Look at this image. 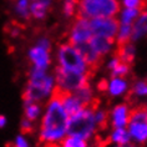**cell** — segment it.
<instances>
[{
    "label": "cell",
    "mask_w": 147,
    "mask_h": 147,
    "mask_svg": "<svg viewBox=\"0 0 147 147\" xmlns=\"http://www.w3.org/2000/svg\"><path fill=\"white\" fill-rule=\"evenodd\" d=\"M69 119L59 94H55L44 104L42 116L36 127V137L41 146L60 145L69 135Z\"/></svg>",
    "instance_id": "cell-1"
},
{
    "label": "cell",
    "mask_w": 147,
    "mask_h": 147,
    "mask_svg": "<svg viewBox=\"0 0 147 147\" xmlns=\"http://www.w3.org/2000/svg\"><path fill=\"white\" fill-rule=\"evenodd\" d=\"M56 94V81L54 72L50 70L31 67L28 81L24 87L23 101H34L45 104Z\"/></svg>",
    "instance_id": "cell-2"
},
{
    "label": "cell",
    "mask_w": 147,
    "mask_h": 147,
    "mask_svg": "<svg viewBox=\"0 0 147 147\" xmlns=\"http://www.w3.org/2000/svg\"><path fill=\"white\" fill-rule=\"evenodd\" d=\"M101 127L95 119L94 106H85L79 112L74 113L69 119V135H75L79 137L100 142L102 136Z\"/></svg>",
    "instance_id": "cell-3"
},
{
    "label": "cell",
    "mask_w": 147,
    "mask_h": 147,
    "mask_svg": "<svg viewBox=\"0 0 147 147\" xmlns=\"http://www.w3.org/2000/svg\"><path fill=\"white\" fill-rule=\"evenodd\" d=\"M55 61H56L55 67L65 70V71L81 72L87 74V75L92 74V69L87 65L80 50L69 41L61 42L57 46L56 54H55Z\"/></svg>",
    "instance_id": "cell-4"
},
{
    "label": "cell",
    "mask_w": 147,
    "mask_h": 147,
    "mask_svg": "<svg viewBox=\"0 0 147 147\" xmlns=\"http://www.w3.org/2000/svg\"><path fill=\"white\" fill-rule=\"evenodd\" d=\"M121 5L119 0H79L78 15L85 19L116 18Z\"/></svg>",
    "instance_id": "cell-5"
},
{
    "label": "cell",
    "mask_w": 147,
    "mask_h": 147,
    "mask_svg": "<svg viewBox=\"0 0 147 147\" xmlns=\"http://www.w3.org/2000/svg\"><path fill=\"white\" fill-rule=\"evenodd\" d=\"M54 76L56 81V94H72L76 92L80 87L90 82L91 75L81 72H74V71H65V70L54 69Z\"/></svg>",
    "instance_id": "cell-6"
},
{
    "label": "cell",
    "mask_w": 147,
    "mask_h": 147,
    "mask_svg": "<svg viewBox=\"0 0 147 147\" xmlns=\"http://www.w3.org/2000/svg\"><path fill=\"white\" fill-rule=\"evenodd\" d=\"M126 128L132 143L141 147L147 146V113L142 105L134 106Z\"/></svg>",
    "instance_id": "cell-7"
},
{
    "label": "cell",
    "mask_w": 147,
    "mask_h": 147,
    "mask_svg": "<svg viewBox=\"0 0 147 147\" xmlns=\"http://www.w3.org/2000/svg\"><path fill=\"white\" fill-rule=\"evenodd\" d=\"M28 59L31 67L40 70H50L53 64L51 56V40L47 36H40L28 51Z\"/></svg>",
    "instance_id": "cell-8"
},
{
    "label": "cell",
    "mask_w": 147,
    "mask_h": 147,
    "mask_svg": "<svg viewBox=\"0 0 147 147\" xmlns=\"http://www.w3.org/2000/svg\"><path fill=\"white\" fill-rule=\"evenodd\" d=\"M131 81L127 78H120V76H110L102 81L100 89L106 95V97L111 100L122 101L126 100L130 94Z\"/></svg>",
    "instance_id": "cell-9"
},
{
    "label": "cell",
    "mask_w": 147,
    "mask_h": 147,
    "mask_svg": "<svg viewBox=\"0 0 147 147\" xmlns=\"http://www.w3.org/2000/svg\"><path fill=\"white\" fill-rule=\"evenodd\" d=\"M132 109L134 105L131 104V101L122 100L115 102L111 107L107 109V127H126L130 121Z\"/></svg>",
    "instance_id": "cell-10"
},
{
    "label": "cell",
    "mask_w": 147,
    "mask_h": 147,
    "mask_svg": "<svg viewBox=\"0 0 147 147\" xmlns=\"http://www.w3.org/2000/svg\"><path fill=\"white\" fill-rule=\"evenodd\" d=\"M92 36L94 34L90 26V20L78 15V18L75 19L71 28H70L67 41L75 46H79L89 42Z\"/></svg>",
    "instance_id": "cell-11"
},
{
    "label": "cell",
    "mask_w": 147,
    "mask_h": 147,
    "mask_svg": "<svg viewBox=\"0 0 147 147\" xmlns=\"http://www.w3.org/2000/svg\"><path fill=\"white\" fill-rule=\"evenodd\" d=\"M119 20L116 18H97L90 20V26L95 36L115 40L119 30Z\"/></svg>",
    "instance_id": "cell-12"
},
{
    "label": "cell",
    "mask_w": 147,
    "mask_h": 147,
    "mask_svg": "<svg viewBox=\"0 0 147 147\" xmlns=\"http://www.w3.org/2000/svg\"><path fill=\"white\" fill-rule=\"evenodd\" d=\"M104 132V136H101V143L104 145L121 146L131 142L126 127H107Z\"/></svg>",
    "instance_id": "cell-13"
},
{
    "label": "cell",
    "mask_w": 147,
    "mask_h": 147,
    "mask_svg": "<svg viewBox=\"0 0 147 147\" xmlns=\"http://www.w3.org/2000/svg\"><path fill=\"white\" fill-rule=\"evenodd\" d=\"M89 44H90V46L92 47V50L102 59V60L107 56H111V55L115 53V49H116L115 40L101 38V36L94 35L89 41Z\"/></svg>",
    "instance_id": "cell-14"
},
{
    "label": "cell",
    "mask_w": 147,
    "mask_h": 147,
    "mask_svg": "<svg viewBox=\"0 0 147 147\" xmlns=\"http://www.w3.org/2000/svg\"><path fill=\"white\" fill-rule=\"evenodd\" d=\"M147 36V6L140 13L138 18L132 24L131 42H136Z\"/></svg>",
    "instance_id": "cell-15"
},
{
    "label": "cell",
    "mask_w": 147,
    "mask_h": 147,
    "mask_svg": "<svg viewBox=\"0 0 147 147\" xmlns=\"http://www.w3.org/2000/svg\"><path fill=\"white\" fill-rule=\"evenodd\" d=\"M130 101L142 102L143 105L147 101V80L146 79H137L131 82L130 94H128Z\"/></svg>",
    "instance_id": "cell-16"
},
{
    "label": "cell",
    "mask_w": 147,
    "mask_h": 147,
    "mask_svg": "<svg viewBox=\"0 0 147 147\" xmlns=\"http://www.w3.org/2000/svg\"><path fill=\"white\" fill-rule=\"evenodd\" d=\"M44 104L34 101H24L23 104V117L32 121V122H39V120L42 116Z\"/></svg>",
    "instance_id": "cell-17"
},
{
    "label": "cell",
    "mask_w": 147,
    "mask_h": 147,
    "mask_svg": "<svg viewBox=\"0 0 147 147\" xmlns=\"http://www.w3.org/2000/svg\"><path fill=\"white\" fill-rule=\"evenodd\" d=\"M76 96L80 98V101L82 102L84 106H95L98 104V98L96 95V90L94 89V86L90 82H87L86 85L76 91Z\"/></svg>",
    "instance_id": "cell-18"
},
{
    "label": "cell",
    "mask_w": 147,
    "mask_h": 147,
    "mask_svg": "<svg viewBox=\"0 0 147 147\" xmlns=\"http://www.w3.org/2000/svg\"><path fill=\"white\" fill-rule=\"evenodd\" d=\"M76 47L80 50V53H81L84 59H85V61L87 62V65H89L90 67L92 69V71H94V70H96L98 66H100L102 59L92 50V47L90 46L89 42L82 44V45H79V46H76Z\"/></svg>",
    "instance_id": "cell-19"
},
{
    "label": "cell",
    "mask_w": 147,
    "mask_h": 147,
    "mask_svg": "<svg viewBox=\"0 0 147 147\" xmlns=\"http://www.w3.org/2000/svg\"><path fill=\"white\" fill-rule=\"evenodd\" d=\"M100 142L90 141V140L79 137L75 135H67L60 142V147H100Z\"/></svg>",
    "instance_id": "cell-20"
},
{
    "label": "cell",
    "mask_w": 147,
    "mask_h": 147,
    "mask_svg": "<svg viewBox=\"0 0 147 147\" xmlns=\"http://www.w3.org/2000/svg\"><path fill=\"white\" fill-rule=\"evenodd\" d=\"M60 97H61V102H62V105H64L66 112H67L70 116L79 112L82 107H85V106L82 105V102L80 101V98L76 96L75 92L60 95Z\"/></svg>",
    "instance_id": "cell-21"
},
{
    "label": "cell",
    "mask_w": 147,
    "mask_h": 147,
    "mask_svg": "<svg viewBox=\"0 0 147 147\" xmlns=\"http://www.w3.org/2000/svg\"><path fill=\"white\" fill-rule=\"evenodd\" d=\"M113 54H115L121 61L127 62V64L131 65L136 57V47L134 45V42L130 41V42L122 44V45H117Z\"/></svg>",
    "instance_id": "cell-22"
},
{
    "label": "cell",
    "mask_w": 147,
    "mask_h": 147,
    "mask_svg": "<svg viewBox=\"0 0 147 147\" xmlns=\"http://www.w3.org/2000/svg\"><path fill=\"white\" fill-rule=\"evenodd\" d=\"M53 0H38L30 4V15L36 20H42L50 9Z\"/></svg>",
    "instance_id": "cell-23"
},
{
    "label": "cell",
    "mask_w": 147,
    "mask_h": 147,
    "mask_svg": "<svg viewBox=\"0 0 147 147\" xmlns=\"http://www.w3.org/2000/svg\"><path fill=\"white\" fill-rule=\"evenodd\" d=\"M131 36H132V25L120 24L119 30H117V34H116V38H115L116 46L122 45V44H126V42H130Z\"/></svg>",
    "instance_id": "cell-24"
},
{
    "label": "cell",
    "mask_w": 147,
    "mask_h": 147,
    "mask_svg": "<svg viewBox=\"0 0 147 147\" xmlns=\"http://www.w3.org/2000/svg\"><path fill=\"white\" fill-rule=\"evenodd\" d=\"M94 113H95V119H96V122L98 123V126L101 127L102 131H105L107 128V121H109L107 109H105L104 106L97 104L94 106Z\"/></svg>",
    "instance_id": "cell-25"
},
{
    "label": "cell",
    "mask_w": 147,
    "mask_h": 147,
    "mask_svg": "<svg viewBox=\"0 0 147 147\" xmlns=\"http://www.w3.org/2000/svg\"><path fill=\"white\" fill-rule=\"evenodd\" d=\"M142 10L138 9H122L120 10V18H119V23L120 24H130L132 25L136 21V19L138 18L140 13Z\"/></svg>",
    "instance_id": "cell-26"
},
{
    "label": "cell",
    "mask_w": 147,
    "mask_h": 147,
    "mask_svg": "<svg viewBox=\"0 0 147 147\" xmlns=\"http://www.w3.org/2000/svg\"><path fill=\"white\" fill-rule=\"evenodd\" d=\"M15 13L21 19H29L30 15V4L29 0H16L15 3Z\"/></svg>",
    "instance_id": "cell-27"
},
{
    "label": "cell",
    "mask_w": 147,
    "mask_h": 147,
    "mask_svg": "<svg viewBox=\"0 0 147 147\" xmlns=\"http://www.w3.org/2000/svg\"><path fill=\"white\" fill-rule=\"evenodd\" d=\"M131 72V65L127 62L120 61L116 67L110 71V76H120V78H127Z\"/></svg>",
    "instance_id": "cell-28"
},
{
    "label": "cell",
    "mask_w": 147,
    "mask_h": 147,
    "mask_svg": "<svg viewBox=\"0 0 147 147\" xmlns=\"http://www.w3.org/2000/svg\"><path fill=\"white\" fill-rule=\"evenodd\" d=\"M78 3L79 0H64L62 13L66 18H71L78 13Z\"/></svg>",
    "instance_id": "cell-29"
},
{
    "label": "cell",
    "mask_w": 147,
    "mask_h": 147,
    "mask_svg": "<svg viewBox=\"0 0 147 147\" xmlns=\"http://www.w3.org/2000/svg\"><path fill=\"white\" fill-rule=\"evenodd\" d=\"M10 147H32V145H31L29 135L20 132V134H18L15 137H14Z\"/></svg>",
    "instance_id": "cell-30"
},
{
    "label": "cell",
    "mask_w": 147,
    "mask_h": 147,
    "mask_svg": "<svg viewBox=\"0 0 147 147\" xmlns=\"http://www.w3.org/2000/svg\"><path fill=\"white\" fill-rule=\"evenodd\" d=\"M119 1H120V5H122V8L125 9L143 10L147 6L145 0H119Z\"/></svg>",
    "instance_id": "cell-31"
},
{
    "label": "cell",
    "mask_w": 147,
    "mask_h": 147,
    "mask_svg": "<svg viewBox=\"0 0 147 147\" xmlns=\"http://www.w3.org/2000/svg\"><path fill=\"white\" fill-rule=\"evenodd\" d=\"M36 123L35 122H32V121L30 120H28V119H21L20 121V130L23 134H26V135H30L32 134L34 131H36Z\"/></svg>",
    "instance_id": "cell-32"
},
{
    "label": "cell",
    "mask_w": 147,
    "mask_h": 147,
    "mask_svg": "<svg viewBox=\"0 0 147 147\" xmlns=\"http://www.w3.org/2000/svg\"><path fill=\"white\" fill-rule=\"evenodd\" d=\"M100 147H141V146H137V145H135V143H127V145H121V146H113V145H104V143H101Z\"/></svg>",
    "instance_id": "cell-33"
},
{
    "label": "cell",
    "mask_w": 147,
    "mask_h": 147,
    "mask_svg": "<svg viewBox=\"0 0 147 147\" xmlns=\"http://www.w3.org/2000/svg\"><path fill=\"white\" fill-rule=\"evenodd\" d=\"M8 123V119L5 117V115H0V128H4Z\"/></svg>",
    "instance_id": "cell-34"
},
{
    "label": "cell",
    "mask_w": 147,
    "mask_h": 147,
    "mask_svg": "<svg viewBox=\"0 0 147 147\" xmlns=\"http://www.w3.org/2000/svg\"><path fill=\"white\" fill-rule=\"evenodd\" d=\"M142 107H143V109H145V111H146V113H147V101H146V102H145V104H143V105H142Z\"/></svg>",
    "instance_id": "cell-35"
},
{
    "label": "cell",
    "mask_w": 147,
    "mask_h": 147,
    "mask_svg": "<svg viewBox=\"0 0 147 147\" xmlns=\"http://www.w3.org/2000/svg\"><path fill=\"white\" fill-rule=\"evenodd\" d=\"M41 147H60L59 145H53V146H41Z\"/></svg>",
    "instance_id": "cell-36"
},
{
    "label": "cell",
    "mask_w": 147,
    "mask_h": 147,
    "mask_svg": "<svg viewBox=\"0 0 147 147\" xmlns=\"http://www.w3.org/2000/svg\"><path fill=\"white\" fill-rule=\"evenodd\" d=\"M31 1H38V0H31Z\"/></svg>",
    "instance_id": "cell-37"
},
{
    "label": "cell",
    "mask_w": 147,
    "mask_h": 147,
    "mask_svg": "<svg viewBox=\"0 0 147 147\" xmlns=\"http://www.w3.org/2000/svg\"><path fill=\"white\" fill-rule=\"evenodd\" d=\"M145 3H146V5H147V0H145Z\"/></svg>",
    "instance_id": "cell-38"
}]
</instances>
